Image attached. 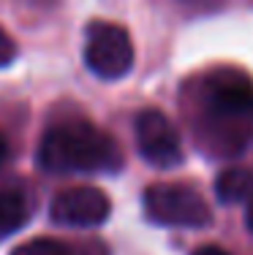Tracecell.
Here are the masks:
<instances>
[{
	"instance_id": "30bf717a",
	"label": "cell",
	"mask_w": 253,
	"mask_h": 255,
	"mask_svg": "<svg viewBox=\"0 0 253 255\" xmlns=\"http://www.w3.org/2000/svg\"><path fill=\"white\" fill-rule=\"evenodd\" d=\"M16 57V44L3 27H0V68H8Z\"/></svg>"
},
{
	"instance_id": "7c38bea8",
	"label": "cell",
	"mask_w": 253,
	"mask_h": 255,
	"mask_svg": "<svg viewBox=\"0 0 253 255\" xmlns=\"http://www.w3.org/2000/svg\"><path fill=\"white\" fill-rule=\"evenodd\" d=\"M5 160H8V138H5V133L0 130V168L5 166Z\"/></svg>"
},
{
	"instance_id": "5b68a950",
	"label": "cell",
	"mask_w": 253,
	"mask_h": 255,
	"mask_svg": "<svg viewBox=\"0 0 253 255\" xmlns=\"http://www.w3.org/2000/svg\"><path fill=\"white\" fill-rule=\"evenodd\" d=\"M134 136L139 155L155 168H174L183 160L180 136L174 130L172 120L158 109H144L134 123Z\"/></svg>"
},
{
	"instance_id": "ba28073f",
	"label": "cell",
	"mask_w": 253,
	"mask_h": 255,
	"mask_svg": "<svg viewBox=\"0 0 253 255\" xmlns=\"http://www.w3.org/2000/svg\"><path fill=\"white\" fill-rule=\"evenodd\" d=\"M30 206L16 187H0V234H14L27 223Z\"/></svg>"
},
{
	"instance_id": "277c9868",
	"label": "cell",
	"mask_w": 253,
	"mask_h": 255,
	"mask_svg": "<svg viewBox=\"0 0 253 255\" xmlns=\"http://www.w3.org/2000/svg\"><path fill=\"white\" fill-rule=\"evenodd\" d=\"M204 103L218 123H248L253 117V82L240 68H215L204 76Z\"/></svg>"
},
{
	"instance_id": "52a82bcc",
	"label": "cell",
	"mask_w": 253,
	"mask_h": 255,
	"mask_svg": "<svg viewBox=\"0 0 253 255\" xmlns=\"http://www.w3.org/2000/svg\"><path fill=\"white\" fill-rule=\"evenodd\" d=\"M215 196L224 204H248L253 198V171L251 168H226L215 179Z\"/></svg>"
},
{
	"instance_id": "7a4b0ae2",
	"label": "cell",
	"mask_w": 253,
	"mask_h": 255,
	"mask_svg": "<svg viewBox=\"0 0 253 255\" xmlns=\"http://www.w3.org/2000/svg\"><path fill=\"white\" fill-rule=\"evenodd\" d=\"M144 215L155 226L166 228H204L213 215L202 193L183 182H158L144 190Z\"/></svg>"
},
{
	"instance_id": "8992f818",
	"label": "cell",
	"mask_w": 253,
	"mask_h": 255,
	"mask_svg": "<svg viewBox=\"0 0 253 255\" xmlns=\"http://www.w3.org/2000/svg\"><path fill=\"white\" fill-rule=\"evenodd\" d=\"M49 215L65 228H98L109 220L112 201L98 187H68L52 198Z\"/></svg>"
},
{
	"instance_id": "8fae6325",
	"label": "cell",
	"mask_w": 253,
	"mask_h": 255,
	"mask_svg": "<svg viewBox=\"0 0 253 255\" xmlns=\"http://www.w3.org/2000/svg\"><path fill=\"white\" fill-rule=\"evenodd\" d=\"M191 255H229L224 247H218V245H202V247H196Z\"/></svg>"
},
{
	"instance_id": "4fadbf2b",
	"label": "cell",
	"mask_w": 253,
	"mask_h": 255,
	"mask_svg": "<svg viewBox=\"0 0 253 255\" xmlns=\"http://www.w3.org/2000/svg\"><path fill=\"white\" fill-rule=\"evenodd\" d=\"M245 226H248V231L253 234V198L245 204Z\"/></svg>"
},
{
	"instance_id": "6da1fadb",
	"label": "cell",
	"mask_w": 253,
	"mask_h": 255,
	"mask_svg": "<svg viewBox=\"0 0 253 255\" xmlns=\"http://www.w3.org/2000/svg\"><path fill=\"white\" fill-rule=\"evenodd\" d=\"M38 166L46 174H114L123 166L120 144L90 123H63L44 133Z\"/></svg>"
},
{
	"instance_id": "9c48e42d",
	"label": "cell",
	"mask_w": 253,
	"mask_h": 255,
	"mask_svg": "<svg viewBox=\"0 0 253 255\" xmlns=\"http://www.w3.org/2000/svg\"><path fill=\"white\" fill-rule=\"evenodd\" d=\"M11 255H74V250L60 239L38 236V239H30V242H25V245H19Z\"/></svg>"
},
{
	"instance_id": "3957f363",
	"label": "cell",
	"mask_w": 253,
	"mask_h": 255,
	"mask_svg": "<svg viewBox=\"0 0 253 255\" xmlns=\"http://www.w3.org/2000/svg\"><path fill=\"white\" fill-rule=\"evenodd\" d=\"M84 65L104 82H117L134 68V41L120 25L93 22L84 33Z\"/></svg>"
}]
</instances>
